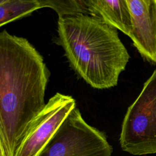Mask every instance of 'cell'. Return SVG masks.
<instances>
[{
	"mask_svg": "<svg viewBox=\"0 0 156 156\" xmlns=\"http://www.w3.org/2000/svg\"><path fill=\"white\" fill-rule=\"evenodd\" d=\"M132 20L129 37L141 55L156 64V0H126Z\"/></svg>",
	"mask_w": 156,
	"mask_h": 156,
	"instance_id": "cell-6",
	"label": "cell"
},
{
	"mask_svg": "<svg viewBox=\"0 0 156 156\" xmlns=\"http://www.w3.org/2000/svg\"><path fill=\"white\" fill-rule=\"evenodd\" d=\"M0 156H7L5 150V147H4V145L2 136L1 122H0Z\"/></svg>",
	"mask_w": 156,
	"mask_h": 156,
	"instance_id": "cell-10",
	"label": "cell"
},
{
	"mask_svg": "<svg viewBox=\"0 0 156 156\" xmlns=\"http://www.w3.org/2000/svg\"><path fill=\"white\" fill-rule=\"evenodd\" d=\"M3 1V0H0V3H1Z\"/></svg>",
	"mask_w": 156,
	"mask_h": 156,
	"instance_id": "cell-11",
	"label": "cell"
},
{
	"mask_svg": "<svg viewBox=\"0 0 156 156\" xmlns=\"http://www.w3.org/2000/svg\"><path fill=\"white\" fill-rule=\"evenodd\" d=\"M40 9L38 0H3L0 3V27Z\"/></svg>",
	"mask_w": 156,
	"mask_h": 156,
	"instance_id": "cell-8",
	"label": "cell"
},
{
	"mask_svg": "<svg viewBox=\"0 0 156 156\" xmlns=\"http://www.w3.org/2000/svg\"><path fill=\"white\" fill-rule=\"evenodd\" d=\"M50 72L25 38L0 32V122L7 156H14L46 102Z\"/></svg>",
	"mask_w": 156,
	"mask_h": 156,
	"instance_id": "cell-1",
	"label": "cell"
},
{
	"mask_svg": "<svg viewBox=\"0 0 156 156\" xmlns=\"http://www.w3.org/2000/svg\"><path fill=\"white\" fill-rule=\"evenodd\" d=\"M76 107L71 96L56 93L32 121L14 156H38L63 121Z\"/></svg>",
	"mask_w": 156,
	"mask_h": 156,
	"instance_id": "cell-5",
	"label": "cell"
},
{
	"mask_svg": "<svg viewBox=\"0 0 156 156\" xmlns=\"http://www.w3.org/2000/svg\"><path fill=\"white\" fill-rule=\"evenodd\" d=\"M119 143L132 155L156 153V69L126 112Z\"/></svg>",
	"mask_w": 156,
	"mask_h": 156,
	"instance_id": "cell-3",
	"label": "cell"
},
{
	"mask_svg": "<svg viewBox=\"0 0 156 156\" xmlns=\"http://www.w3.org/2000/svg\"><path fill=\"white\" fill-rule=\"evenodd\" d=\"M57 41L71 68L94 88L117 85L130 55L116 29L89 15L58 18Z\"/></svg>",
	"mask_w": 156,
	"mask_h": 156,
	"instance_id": "cell-2",
	"label": "cell"
},
{
	"mask_svg": "<svg viewBox=\"0 0 156 156\" xmlns=\"http://www.w3.org/2000/svg\"><path fill=\"white\" fill-rule=\"evenodd\" d=\"M112 152L105 135L88 124L75 107L38 156H111Z\"/></svg>",
	"mask_w": 156,
	"mask_h": 156,
	"instance_id": "cell-4",
	"label": "cell"
},
{
	"mask_svg": "<svg viewBox=\"0 0 156 156\" xmlns=\"http://www.w3.org/2000/svg\"><path fill=\"white\" fill-rule=\"evenodd\" d=\"M84 2L88 15L99 18L129 37L132 26L126 0H84Z\"/></svg>",
	"mask_w": 156,
	"mask_h": 156,
	"instance_id": "cell-7",
	"label": "cell"
},
{
	"mask_svg": "<svg viewBox=\"0 0 156 156\" xmlns=\"http://www.w3.org/2000/svg\"><path fill=\"white\" fill-rule=\"evenodd\" d=\"M41 9L49 7L58 15V18L80 14L88 15L84 0H38Z\"/></svg>",
	"mask_w": 156,
	"mask_h": 156,
	"instance_id": "cell-9",
	"label": "cell"
}]
</instances>
